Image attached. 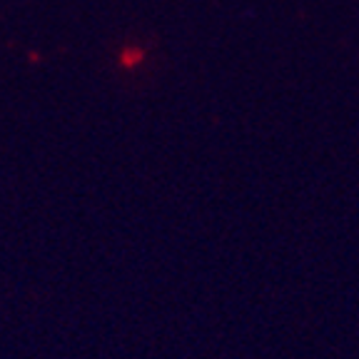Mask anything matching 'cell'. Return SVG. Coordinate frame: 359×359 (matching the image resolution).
<instances>
[]
</instances>
